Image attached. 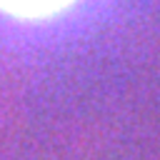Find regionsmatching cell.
<instances>
[{"instance_id":"1","label":"cell","mask_w":160,"mask_h":160,"mask_svg":"<svg viewBox=\"0 0 160 160\" xmlns=\"http://www.w3.org/2000/svg\"><path fill=\"white\" fill-rule=\"evenodd\" d=\"M75 0H0V10L18 18H48Z\"/></svg>"}]
</instances>
